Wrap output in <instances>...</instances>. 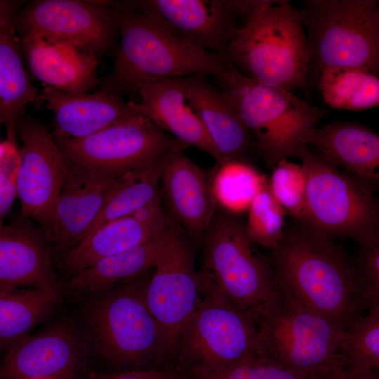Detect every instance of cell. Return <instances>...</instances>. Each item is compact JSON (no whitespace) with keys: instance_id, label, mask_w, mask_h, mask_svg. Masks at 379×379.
<instances>
[{"instance_id":"cell-1","label":"cell","mask_w":379,"mask_h":379,"mask_svg":"<svg viewBox=\"0 0 379 379\" xmlns=\"http://www.w3.org/2000/svg\"><path fill=\"white\" fill-rule=\"evenodd\" d=\"M267 258L284 293L344 331L364 309L354 263L333 239L298 222Z\"/></svg>"},{"instance_id":"cell-2","label":"cell","mask_w":379,"mask_h":379,"mask_svg":"<svg viewBox=\"0 0 379 379\" xmlns=\"http://www.w3.org/2000/svg\"><path fill=\"white\" fill-rule=\"evenodd\" d=\"M113 8L119 42L113 67L102 77L100 91L123 98L138 93L149 81L201 74L220 83L230 75L233 66L225 56L182 41L152 16L125 1L114 2Z\"/></svg>"},{"instance_id":"cell-3","label":"cell","mask_w":379,"mask_h":379,"mask_svg":"<svg viewBox=\"0 0 379 379\" xmlns=\"http://www.w3.org/2000/svg\"><path fill=\"white\" fill-rule=\"evenodd\" d=\"M232 66L268 87H305L311 63L300 10L288 1L244 0V20L227 50Z\"/></svg>"},{"instance_id":"cell-4","label":"cell","mask_w":379,"mask_h":379,"mask_svg":"<svg viewBox=\"0 0 379 379\" xmlns=\"http://www.w3.org/2000/svg\"><path fill=\"white\" fill-rule=\"evenodd\" d=\"M201 293L216 295L249 315L258 326L281 298L270 265L254 248L245 225L216 212L203 238Z\"/></svg>"},{"instance_id":"cell-5","label":"cell","mask_w":379,"mask_h":379,"mask_svg":"<svg viewBox=\"0 0 379 379\" xmlns=\"http://www.w3.org/2000/svg\"><path fill=\"white\" fill-rule=\"evenodd\" d=\"M298 157L307 178L305 212L300 222L331 239L350 238L361 250L379 244V197L375 190L350 173L340 172L307 145Z\"/></svg>"},{"instance_id":"cell-6","label":"cell","mask_w":379,"mask_h":379,"mask_svg":"<svg viewBox=\"0 0 379 379\" xmlns=\"http://www.w3.org/2000/svg\"><path fill=\"white\" fill-rule=\"evenodd\" d=\"M222 91L237 112L267 166L297 157L326 111L293 93L262 85L233 67Z\"/></svg>"},{"instance_id":"cell-7","label":"cell","mask_w":379,"mask_h":379,"mask_svg":"<svg viewBox=\"0 0 379 379\" xmlns=\"http://www.w3.org/2000/svg\"><path fill=\"white\" fill-rule=\"evenodd\" d=\"M281 292L279 305L258 325V355L316 379H331L344 365L345 331Z\"/></svg>"},{"instance_id":"cell-8","label":"cell","mask_w":379,"mask_h":379,"mask_svg":"<svg viewBox=\"0 0 379 379\" xmlns=\"http://www.w3.org/2000/svg\"><path fill=\"white\" fill-rule=\"evenodd\" d=\"M311 62L379 75V1L311 0L300 10Z\"/></svg>"},{"instance_id":"cell-9","label":"cell","mask_w":379,"mask_h":379,"mask_svg":"<svg viewBox=\"0 0 379 379\" xmlns=\"http://www.w3.org/2000/svg\"><path fill=\"white\" fill-rule=\"evenodd\" d=\"M147 282H133L100 298L89 327L98 349L115 364L140 367L174 353L145 298Z\"/></svg>"},{"instance_id":"cell-10","label":"cell","mask_w":379,"mask_h":379,"mask_svg":"<svg viewBox=\"0 0 379 379\" xmlns=\"http://www.w3.org/2000/svg\"><path fill=\"white\" fill-rule=\"evenodd\" d=\"M176 352L186 368L230 366L258 353V326L244 312L204 295L182 329Z\"/></svg>"},{"instance_id":"cell-11","label":"cell","mask_w":379,"mask_h":379,"mask_svg":"<svg viewBox=\"0 0 379 379\" xmlns=\"http://www.w3.org/2000/svg\"><path fill=\"white\" fill-rule=\"evenodd\" d=\"M55 140L73 162L114 174L149 163L169 150L187 147L140 111L91 135Z\"/></svg>"},{"instance_id":"cell-12","label":"cell","mask_w":379,"mask_h":379,"mask_svg":"<svg viewBox=\"0 0 379 379\" xmlns=\"http://www.w3.org/2000/svg\"><path fill=\"white\" fill-rule=\"evenodd\" d=\"M113 1L35 0L14 16L18 35L36 34L48 41L102 56L118 36Z\"/></svg>"},{"instance_id":"cell-13","label":"cell","mask_w":379,"mask_h":379,"mask_svg":"<svg viewBox=\"0 0 379 379\" xmlns=\"http://www.w3.org/2000/svg\"><path fill=\"white\" fill-rule=\"evenodd\" d=\"M189 237L171 222L154 272L145 288L147 305L174 352L182 329L201 300L194 248Z\"/></svg>"},{"instance_id":"cell-14","label":"cell","mask_w":379,"mask_h":379,"mask_svg":"<svg viewBox=\"0 0 379 379\" xmlns=\"http://www.w3.org/2000/svg\"><path fill=\"white\" fill-rule=\"evenodd\" d=\"M17 134L22 142L18 178L21 215L36 222L50 240L68 159L48 128L25 113L18 121Z\"/></svg>"},{"instance_id":"cell-15","label":"cell","mask_w":379,"mask_h":379,"mask_svg":"<svg viewBox=\"0 0 379 379\" xmlns=\"http://www.w3.org/2000/svg\"><path fill=\"white\" fill-rule=\"evenodd\" d=\"M124 1L133 9L152 16L182 41L225 57L244 20L242 0Z\"/></svg>"},{"instance_id":"cell-16","label":"cell","mask_w":379,"mask_h":379,"mask_svg":"<svg viewBox=\"0 0 379 379\" xmlns=\"http://www.w3.org/2000/svg\"><path fill=\"white\" fill-rule=\"evenodd\" d=\"M83 366L77 330L64 321L11 345L0 375L1 379H74Z\"/></svg>"},{"instance_id":"cell-17","label":"cell","mask_w":379,"mask_h":379,"mask_svg":"<svg viewBox=\"0 0 379 379\" xmlns=\"http://www.w3.org/2000/svg\"><path fill=\"white\" fill-rule=\"evenodd\" d=\"M183 150L171 149L161 157V193L181 228L192 239H201L217 212L218 205L211 178Z\"/></svg>"},{"instance_id":"cell-18","label":"cell","mask_w":379,"mask_h":379,"mask_svg":"<svg viewBox=\"0 0 379 379\" xmlns=\"http://www.w3.org/2000/svg\"><path fill=\"white\" fill-rule=\"evenodd\" d=\"M121 175L86 168L68 159L51 242L68 247L69 251L83 241Z\"/></svg>"},{"instance_id":"cell-19","label":"cell","mask_w":379,"mask_h":379,"mask_svg":"<svg viewBox=\"0 0 379 379\" xmlns=\"http://www.w3.org/2000/svg\"><path fill=\"white\" fill-rule=\"evenodd\" d=\"M45 232L20 215L0 225V289L35 288L57 292Z\"/></svg>"},{"instance_id":"cell-20","label":"cell","mask_w":379,"mask_h":379,"mask_svg":"<svg viewBox=\"0 0 379 379\" xmlns=\"http://www.w3.org/2000/svg\"><path fill=\"white\" fill-rule=\"evenodd\" d=\"M39 100L53 114L55 139L84 138L140 112L133 100L100 91L72 93L45 86Z\"/></svg>"},{"instance_id":"cell-21","label":"cell","mask_w":379,"mask_h":379,"mask_svg":"<svg viewBox=\"0 0 379 379\" xmlns=\"http://www.w3.org/2000/svg\"><path fill=\"white\" fill-rule=\"evenodd\" d=\"M19 36L29 72L46 86L72 93H88L100 86L98 60L93 54L34 34Z\"/></svg>"},{"instance_id":"cell-22","label":"cell","mask_w":379,"mask_h":379,"mask_svg":"<svg viewBox=\"0 0 379 379\" xmlns=\"http://www.w3.org/2000/svg\"><path fill=\"white\" fill-rule=\"evenodd\" d=\"M206 74L176 78L197 112L221 163L244 160L255 148L252 136L222 90ZM256 149V148H255Z\"/></svg>"},{"instance_id":"cell-23","label":"cell","mask_w":379,"mask_h":379,"mask_svg":"<svg viewBox=\"0 0 379 379\" xmlns=\"http://www.w3.org/2000/svg\"><path fill=\"white\" fill-rule=\"evenodd\" d=\"M140 112L164 132L188 147L203 151L219 161L203 123L176 78L146 81L138 91Z\"/></svg>"},{"instance_id":"cell-24","label":"cell","mask_w":379,"mask_h":379,"mask_svg":"<svg viewBox=\"0 0 379 379\" xmlns=\"http://www.w3.org/2000/svg\"><path fill=\"white\" fill-rule=\"evenodd\" d=\"M22 4L0 1V122L8 138H17L20 117L29 103L39 100L40 93L25 70L21 39L14 24Z\"/></svg>"},{"instance_id":"cell-25","label":"cell","mask_w":379,"mask_h":379,"mask_svg":"<svg viewBox=\"0 0 379 379\" xmlns=\"http://www.w3.org/2000/svg\"><path fill=\"white\" fill-rule=\"evenodd\" d=\"M306 145L329 164L379 190V134L356 123L333 122L310 131Z\"/></svg>"},{"instance_id":"cell-26","label":"cell","mask_w":379,"mask_h":379,"mask_svg":"<svg viewBox=\"0 0 379 379\" xmlns=\"http://www.w3.org/2000/svg\"><path fill=\"white\" fill-rule=\"evenodd\" d=\"M170 218L157 223H144L132 216L110 221L67 252L63 267L74 274L98 260L133 248L166 230Z\"/></svg>"},{"instance_id":"cell-27","label":"cell","mask_w":379,"mask_h":379,"mask_svg":"<svg viewBox=\"0 0 379 379\" xmlns=\"http://www.w3.org/2000/svg\"><path fill=\"white\" fill-rule=\"evenodd\" d=\"M169 227L146 241L102 258L75 274L70 281V288L80 293L100 292L121 280L133 278L154 268L163 251Z\"/></svg>"},{"instance_id":"cell-28","label":"cell","mask_w":379,"mask_h":379,"mask_svg":"<svg viewBox=\"0 0 379 379\" xmlns=\"http://www.w3.org/2000/svg\"><path fill=\"white\" fill-rule=\"evenodd\" d=\"M60 301L57 292L35 288L0 289V343L10 347Z\"/></svg>"},{"instance_id":"cell-29","label":"cell","mask_w":379,"mask_h":379,"mask_svg":"<svg viewBox=\"0 0 379 379\" xmlns=\"http://www.w3.org/2000/svg\"><path fill=\"white\" fill-rule=\"evenodd\" d=\"M161 157L120 175L100 213L88 229L85 238L110 221L129 216L160 194Z\"/></svg>"},{"instance_id":"cell-30","label":"cell","mask_w":379,"mask_h":379,"mask_svg":"<svg viewBox=\"0 0 379 379\" xmlns=\"http://www.w3.org/2000/svg\"><path fill=\"white\" fill-rule=\"evenodd\" d=\"M318 84L324 102L332 108L362 111L379 107V75L369 71L322 68Z\"/></svg>"},{"instance_id":"cell-31","label":"cell","mask_w":379,"mask_h":379,"mask_svg":"<svg viewBox=\"0 0 379 379\" xmlns=\"http://www.w3.org/2000/svg\"><path fill=\"white\" fill-rule=\"evenodd\" d=\"M268 180L244 160L217 163L211 187L218 206L236 215L248 211L255 196Z\"/></svg>"},{"instance_id":"cell-32","label":"cell","mask_w":379,"mask_h":379,"mask_svg":"<svg viewBox=\"0 0 379 379\" xmlns=\"http://www.w3.org/2000/svg\"><path fill=\"white\" fill-rule=\"evenodd\" d=\"M345 366H368L379 371V305L367 309L345 331L342 343Z\"/></svg>"},{"instance_id":"cell-33","label":"cell","mask_w":379,"mask_h":379,"mask_svg":"<svg viewBox=\"0 0 379 379\" xmlns=\"http://www.w3.org/2000/svg\"><path fill=\"white\" fill-rule=\"evenodd\" d=\"M248 211L245 226L251 241L270 250L275 248L284 236V219L287 213L268 185L255 196Z\"/></svg>"},{"instance_id":"cell-34","label":"cell","mask_w":379,"mask_h":379,"mask_svg":"<svg viewBox=\"0 0 379 379\" xmlns=\"http://www.w3.org/2000/svg\"><path fill=\"white\" fill-rule=\"evenodd\" d=\"M187 371V379H316L260 355L225 367H192Z\"/></svg>"},{"instance_id":"cell-35","label":"cell","mask_w":379,"mask_h":379,"mask_svg":"<svg viewBox=\"0 0 379 379\" xmlns=\"http://www.w3.org/2000/svg\"><path fill=\"white\" fill-rule=\"evenodd\" d=\"M307 180V174L302 164L284 159L273 167L268 181L272 194L286 213L298 222L304 215Z\"/></svg>"},{"instance_id":"cell-36","label":"cell","mask_w":379,"mask_h":379,"mask_svg":"<svg viewBox=\"0 0 379 379\" xmlns=\"http://www.w3.org/2000/svg\"><path fill=\"white\" fill-rule=\"evenodd\" d=\"M21 159V146L17 138H6L0 143V219L1 223L10 212L18 197V178Z\"/></svg>"},{"instance_id":"cell-37","label":"cell","mask_w":379,"mask_h":379,"mask_svg":"<svg viewBox=\"0 0 379 379\" xmlns=\"http://www.w3.org/2000/svg\"><path fill=\"white\" fill-rule=\"evenodd\" d=\"M354 265L364 309L379 305V244L361 250Z\"/></svg>"},{"instance_id":"cell-38","label":"cell","mask_w":379,"mask_h":379,"mask_svg":"<svg viewBox=\"0 0 379 379\" xmlns=\"http://www.w3.org/2000/svg\"><path fill=\"white\" fill-rule=\"evenodd\" d=\"M88 375L90 379H175L178 374L167 371L138 369L112 374L91 371Z\"/></svg>"},{"instance_id":"cell-39","label":"cell","mask_w":379,"mask_h":379,"mask_svg":"<svg viewBox=\"0 0 379 379\" xmlns=\"http://www.w3.org/2000/svg\"><path fill=\"white\" fill-rule=\"evenodd\" d=\"M331 379H379V372L368 366L340 367Z\"/></svg>"},{"instance_id":"cell-40","label":"cell","mask_w":379,"mask_h":379,"mask_svg":"<svg viewBox=\"0 0 379 379\" xmlns=\"http://www.w3.org/2000/svg\"><path fill=\"white\" fill-rule=\"evenodd\" d=\"M175 379H187V378L186 377V375L182 376L178 374V377Z\"/></svg>"},{"instance_id":"cell-41","label":"cell","mask_w":379,"mask_h":379,"mask_svg":"<svg viewBox=\"0 0 379 379\" xmlns=\"http://www.w3.org/2000/svg\"><path fill=\"white\" fill-rule=\"evenodd\" d=\"M378 44H379V36H378Z\"/></svg>"},{"instance_id":"cell-42","label":"cell","mask_w":379,"mask_h":379,"mask_svg":"<svg viewBox=\"0 0 379 379\" xmlns=\"http://www.w3.org/2000/svg\"><path fill=\"white\" fill-rule=\"evenodd\" d=\"M376 370V369H375ZM378 371V370H377ZM379 372V371H378Z\"/></svg>"}]
</instances>
